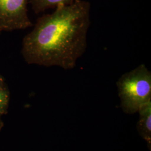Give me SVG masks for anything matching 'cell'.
Returning <instances> with one entry per match:
<instances>
[{
  "label": "cell",
  "instance_id": "obj_1",
  "mask_svg": "<svg viewBox=\"0 0 151 151\" xmlns=\"http://www.w3.org/2000/svg\"><path fill=\"white\" fill-rule=\"evenodd\" d=\"M90 7L88 2L77 0L69 5L58 6L52 14L39 18L22 41L25 61L66 70L74 68L86 50Z\"/></svg>",
  "mask_w": 151,
  "mask_h": 151
},
{
  "label": "cell",
  "instance_id": "obj_2",
  "mask_svg": "<svg viewBox=\"0 0 151 151\" xmlns=\"http://www.w3.org/2000/svg\"><path fill=\"white\" fill-rule=\"evenodd\" d=\"M116 85L120 106L125 113L137 112L141 106L151 100V72L145 65L123 74Z\"/></svg>",
  "mask_w": 151,
  "mask_h": 151
},
{
  "label": "cell",
  "instance_id": "obj_3",
  "mask_svg": "<svg viewBox=\"0 0 151 151\" xmlns=\"http://www.w3.org/2000/svg\"><path fill=\"white\" fill-rule=\"evenodd\" d=\"M29 0H0V32L32 26L27 14Z\"/></svg>",
  "mask_w": 151,
  "mask_h": 151
},
{
  "label": "cell",
  "instance_id": "obj_4",
  "mask_svg": "<svg viewBox=\"0 0 151 151\" xmlns=\"http://www.w3.org/2000/svg\"><path fill=\"white\" fill-rule=\"evenodd\" d=\"M139 119L137 123V130L139 135L147 141L151 148V100L140 106L138 111Z\"/></svg>",
  "mask_w": 151,
  "mask_h": 151
},
{
  "label": "cell",
  "instance_id": "obj_5",
  "mask_svg": "<svg viewBox=\"0 0 151 151\" xmlns=\"http://www.w3.org/2000/svg\"><path fill=\"white\" fill-rule=\"evenodd\" d=\"M77 0H29L32 10L36 13L45 11L50 8L57 7L60 5H69Z\"/></svg>",
  "mask_w": 151,
  "mask_h": 151
},
{
  "label": "cell",
  "instance_id": "obj_6",
  "mask_svg": "<svg viewBox=\"0 0 151 151\" xmlns=\"http://www.w3.org/2000/svg\"><path fill=\"white\" fill-rule=\"evenodd\" d=\"M9 102V93L3 86H0V116L7 111Z\"/></svg>",
  "mask_w": 151,
  "mask_h": 151
},
{
  "label": "cell",
  "instance_id": "obj_7",
  "mask_svg": "<svg viewBox=\"0 0 151 151\" xmlns=\"http://www.w3.org/2000/svg\"><path fill=\"white\" fill-rule=\"evenodd\" d=\"M0 86H3V79L0 76Z\"/></svg>",
  "mask_w": 151,
  "mask_h": 151
},
{
  "label": "cell",
  "instance_id": "obj_8",
  "mask_svg": "<svg viewBox=\"0 0 151 151\" xmlns=\"http://www.w3.org/2000/svg\"><path fill=\"white\" fill-rule=\"evenodd\" d=\"M2 126V123H1V121H0V130H1V128Z\"/></svg>",
  "mask_w": 151,
  "mask_h": 151
}]
</instances>
